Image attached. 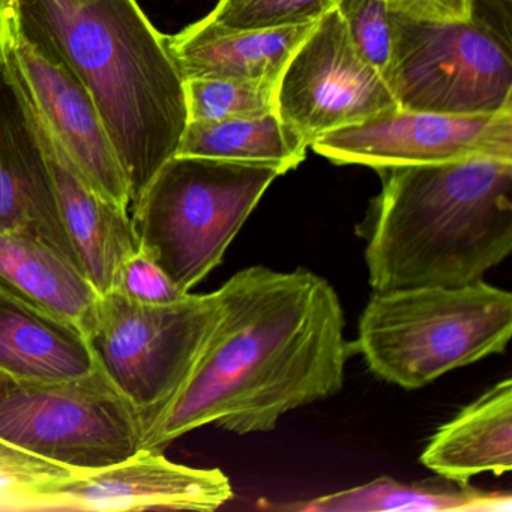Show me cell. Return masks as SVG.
Listing matches in <instances>:
<instances>
[{"label": "cell", "mask_w": 512, "mask_h": 512, "mask_svg": "<svg viewBox=\"0 0 512 512\" xmlns=\"http://www.w3.org/2000/svg\"><path fill=\"white\" fill-rule=\"evenodd\" d=\"M316 23L232 31L202 19L167 44L184 80H278Z\"/></svg>", "instance_id": "obj_15"}, {"label": "cell", "mask_w": 512, "mask_h": 512, "mask_svg": "<svg viewBox=\"0 0 512 512\" xmlns=\"http://www.w3.org/2000/svg\"><path fill=\"white\" fill-rule=\"evenodd\" d=\"M112 292L130 301L151 305L173 304L188 295L139 248L122 263Z\"/></svg>", "instance_id": "obj_25"}, {"label": "cell", "mask_w": 512, "mask_h": 512, "mask_svg": "<svg viewBox=\"0 0 512 512\" xmlns=\"http://www.w3.org/2000/svg\"><path fill=\"white\" fill-rule=\"evenodd\" d=\"M98 367L88 338L0 290V371L31 380L85 376Z\"/></svg>", "instance_id": "obj_18"}, {"label": "cell", "mask_w": 512, "mask_h": 512, "mask_svg": "<svg viewBox=\"0 0 512 512\" xmlns=\"http://www.w3.org/2000/svg\"><path fill=\"white\" fill-rule=\"evenodd\" d=\"M0 71L46 161L77 262L100 295H106L112 292L124 260L137 250L130 212L92 187L29 97L16 71L5 61Z\"/></svg>", "instance_id": "obj_12"}, {"label": "cell", "mask_w": 512, "mask_h": 512, "mask_svg": "<svg viewBox=\"0 0 512 512\" xmlns=\"http://www.w3.org/2000/svg\"><path fill=\"white\" fill-rule=\"evenodd\" d=\"M20 22L86 86L130 185L131 206L175 157L188 125L184 77L137 0H13Z\"/></svg>", "instance_id": "obj_2"}, {"label": "cell", "mask_w": 512, "mask_h": 512, "mask_svg": "<svg viewBox=\"0 0 512 512\" xmlns=\"http://www.w3.org/2000/svg\"><path fill=\"white\" fill-rule=\"evenodd\" d=\"M431 472L455 484L512 469V380L505 379L437 428L421 454Z\"/></svg>", "instance_id": "obj_17"}, {"label": "cell", "mask_w": 512, "mask_h": 512, "mask_svg": "<svg viewBox=\"0 0 512 512\" xmlns=\"http://www.w3.org/2000/svg\"><path fill=\"white\" fill-rule=\"evenodd\" d=\"M220 316L217 290L163 305L109 292L101 296L88 340L97 364L142 412L146 425L175 397Z\"/></svg>", "instance_id": "obj_8"}, {"label": "cell", "mask_w": 512, "mask_h": 512, "mask_svg": "<svg viewBox=\"0 0 512 512\" xmlns=\"http://www.w3.org/2000/svg\"><path fill=\"white\" fill-rule=\"evenodd\" d=\"M338 0H220L205 17L224 29H268L317 22Z\"/></svg>", "instance_id": "obj_23"}, {"label": "cell", "mask_w": 512, "mask_h": 512, "mask_svg": "<svg viewBox=\"0 0 512 512\" xmlns=\"http://www.w3.org/2000/svg\"><path fill=\"white\" fill-rule=\"evenodd\" d=\"M302 512H374V511H490L509 512V493H488L469 484L442 487L431 484H403L382 476L368 484L326 494L316 499L281 506Z\"/></svg>", "instance_id": "obj_19"}, {"label": "cell", "mask_w": 512, "mask_h": 512, "mask_svg": "<svg viewBox=\"0 0 512 512\" xmlns=\"http://www.w3.org/2000/svg\"><path fill=\"white\" fill-rule=\"evenodd\" d=\"M188 122L253 118L275 110L278 80L187 79Z\"/></svg>", "instance_id": "obj_21"}, {"label": "cell", "mask_w": 512, "mask_h": 512, "mask_svg": "<svg viewBox=\"0 0 512 512\" xmlns=\"http://www.w3.org/2000/svg\"><path fill=\"white\" fill-rule=\"evenodd\" d=\"M335 8L359 55L386 79L392 52L391 0H338Z\"/></svg>", "instance_id": "obj_24"}, {"label": "cell", "mask_w": 512, "mask_h": 512, "mask_svg": "<svg viewBox=\"0 0 512 512\" xmlns=\"http://www.w3.org/2000/svg\"><path fill=\"white\" fill-rule=\"evenodd\" d=\"M335 164L376 170L493 158L512 161V109L481 115L388 110L311 142Z\"/></svg>", "instance_id": "obj_10"}, {"label": "cell", "mask_w": 512, "mask_h": 512, "mask_svg": "<svg viewBox=\"0 0 512 512\" xmlns=\"http://www.w3.org/2000/svg\"><path fill=\"white\" fill-rule=\"evenodd\" d=\"M391 25L386 82L398 107L445 115L512 109L508 35L476 13L464 22H437L392 8Z\"/></svg>", "instance_id": "obj_7"}, {"label": "cell", "mask_w": 512, "mask_h": 512, "mask_svg": "<svg viewBox=\"0 0 512 512\" xmlns=\"http://www.w3.org/2000/svg\"><path fill=\"white\" fill-rule=\"evenodd\" d=\"M391 7L419 19L464 22L475 14V0H391Z\"/></svg>", "instance_id": "obj_26"}, {"label": "cell", "mask_w": 512, "mask_h": 512, "mask_svg": "<svg viewBox=\"0 0 512 512\" xmlns=\"http://www.w3.org/2000/svg\"><path fill=\"white\" fill-rule=\"evenodd\" d=\"M217 292L220 319L175 397L145 425L142 448L163 451L208 424L265 433L343 388L352 347L328 280L251 266Z\"/></svg>", "instance_id": "obj_1"}, {"label": "cell", "mask_w": 512, "mask_h": 512, "mask_svg": "<svg viewBox=\"0 0 512 512\" xmlns=\"http://www.w3.org/2000/svg\"><path fill=\"white\" fill-rule=\"evenodd\" d=\"M145 419L98 365L85 376L19 379L0 371V439L79 472L142 449Z\"/></svg>", "instance_id": "obj_6"}, {"label": "cell", "mask_w": 512, "mask_h": 512, "mask_svg": "<svg viewBox=\"0 0 512 512\" xmlns=\"http://www.w3.org/2000/svg\"><path fill=\"white\" fill-rule=\"evenodd\" d=\"M511 335V292L479 280L374 292L355 349L379 379L418 389L505 352Z\"/></svg>", "instance_id": "obj_4"}, {"label": "cell", "mask_w": 512, "mask_h": 512, "mask_svg": "<svg viewBox=\"0 0 512 512\" xmlns=\"http://www.w3.org/2000/svg\"><path fill=\"white\" fill-rule=\"evenodd\" d=\"M362 223L374 292L464 286L512 251V161L493 158L379 170Z\"/></svg>", "instance_id": "obj_3"}, {"label": "cell", "mask_w": 512, "mask_h": 512, "mask_svg": "<svg viewBox=\"0 0 512 512\" xmlns=\"http://www.w3.org/2000/svg\"><path fill=\"white\" fill-rule=\"evenodd\" d=\"M79 473L0 439V511H38L47 494Z\"/></svg>", "instance_id": "obj_22"}, {"label": "cell", "mask_w": 512, "mask_h": 512, "mask_svg": "<svg viewBox=\"0 0 512 512\" xmlns=\"http://www.w3.org/2000/svg\"><path fill=\"white\" fill-rule=\"evenodd\" d=\"M503 2H506V4H508V2H511V0H503Z\"/></svg>", "instance_id": "obj_28"}, {"label": "cell", "mask_w": 512, "mask_h": 512, "mask_svg": "<svg viewBox=\"0 0 512 512\" xmlns=\"http://www.w3.org/2000/svg\"><path fill=\"white\" fill-rule=\"evenodd\" d=\"M307 140L277 112L253 118L188 122L176 155L277 164L286 172L305 160Z\"/></svg>", "instance_id": "obj_20"}, {"label": "cell", "mask_w": 512, "mask_h": 512, "mask_svg": "<svg viewBox=\"0 0 512 512\" xmlns=\"http://www.w3.org/2000/svg\"><path fill=\"white\" fill-rule=\"evenodd\" d=\"M233 497L220 469H197L142 448L127 460L79 473L47 494L38 511H215Z\"/></svg>", "instance_id": "obj_13"}, {"label": "cell", "mask_w": 512, "mask_h": 512, "mask_svg": "<svg viewBox=\"0 0 512 512\" xmlns=\"http://www.w3.org/2000/svg\"><path fill=\"white\" fill-rule=\"evenodd\" d=\"M0 233L34 236L77 262L43 154L0 71ZM80 266V265H79ZM82 269V268H80Z\"/></svg>", "instance_id": "obj_14"}, {"label": "cell", "mask_w": 512, "mask_h": 512, "mask_svg": "<svg viewBox=\"0 0 512 512\" xmlns=\"http://www.w3.org/2000/svg\"><path fill=\"white\" fill-rule=\"evenodd\" d=\"M4 61L92 187L130 212V185L91 94L53 47L23 26L13 0H5Z\"/></svg>", "instance_id": "obj_11"}, {"label": "cell", "mask_w": 512, "mask_h": 512, "mask_svg": "<svg viewBox=\"0 0 512 512\" xmlns=\"http://www.w3.org/2000/svg\"><path fill=\"white\" fill-rule=\"evenodd\" d=\"M277 164L175 155L130 208L137 248L190 293L221 262L272 182Z\"/></svg>", "instance_id": "obj_5"}, {"label": "cell", "mask_w": 512, "mask_h": 512, "mask_svg": "<svg viewBox=\"0 0 512 512\" xmlns=\"http://www.w3.org/2000/svg\"><path fill=\"white\" fill-rule=\"evenodd\" d=\"M397 107L385 77L359 55L335 7L299 44L275 95L278 116L308 145Z\"/></svg>", "instance_id": "obj_9"}, {"label": "cell", "mask_w": 512, "mask_h": 512, "mask_svg": "<svg viewBox=\"0 0 512 512\" xmlns=\"http://www.w3.org/2000/svg\"><path fill=\"white\" fill-rule=\"evenodd\" d=\"M0 290L70 323L86 338L97 325L101 295L76 262L25 233H0Z\"/></svg>", "instance_id": "obj_16"}, {"label": "cell", "mask_w": 512, "mask_h": 512, "mask_svg": "<svg viewBox=\"0 0 512 512\" xmlns=\"http://www.w3.org/2000/svg\"><path fill=\"white\" fill-rule=\"evenodd\" d=\"M4 11L5 0H0V70L4 65Z\"/></svg>", "instance_id": "obj_27"}]
</instances>
